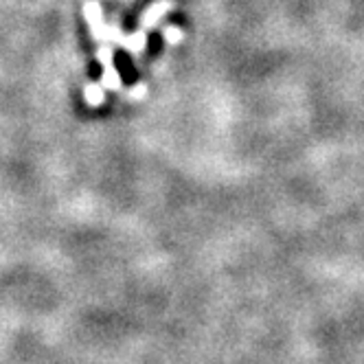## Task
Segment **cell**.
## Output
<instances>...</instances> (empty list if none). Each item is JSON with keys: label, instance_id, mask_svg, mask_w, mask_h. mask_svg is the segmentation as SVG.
Masks as SVG:
<instances>
[{"label": "cell", "instance_id": "3", "mask_svg": "<svg viewBox=\"0 0 364 364\" xmlns=\"http://www.w3.org/2000/svg\"><path fill=\"white\" fill-rule=\"evenodd\" d=\"M176 9V0H154L151 5L145 7V11L141 14V29L149 31L156 29L163 22V18Z\"/></svg>", "mask_w": 364, "mask_h": 364}, {"label": "cell", "instance_id": "5", "mask_svg": "<svg viewBox=\"0 0 364 364\" xmlns=\"http://www.w3.org/2000/svg\"><path fill=\"white\" fill-rule=\"evenodd\" d=\"M84 97L90 106H101L103 99H106V88H103L101 84H88L84 88Z\"/></svg>", "mask_w": 364, "mask_h": 364}, {"label": "cell", "instance_id": "6", "mask_svg": "<svg viewBox=\"0 0 364 364\" xmlns=\"http://www.w3.org/2000/svg\"><path fill=\"white\" fill-rule=\"evenodd\" d=\"M163 38L167 44H178V42H182V29L176 27V24H169V27L163 29Z\"/></svg>", "mask_w": 364, "mask_h": 364}, {"label": "cell", "instance_id": "7", "mask_svg": "<svg viewBox=\"0 0 364 364\" xmlns=\"http://www.w3.org/2000/svg\"><path fill=\"white\" fill-rule=\"evenodd\" d=\"M145 92H147L145 84H136L132 90L127 92V97H129V99H141V97H145Z\"/></svg>", "mask_w": 364, "mask_h": 364}, {"label": "cell", "instance_id": "2", "mask_svg": "<svg viewBox=\"0 0 364 364\" xmlns=\"http://www.w3.org/2000/svg\"><path fill=\"white\" fill-rule=\"evenodd\" d=\"M84 18L88 22V29H90V36L92 40H97L99 44H110L108 40V24L103 20V11L99 7V3L90 0V3L84 5Z\"/></svg>", "mask_w": 364, "mask_h": 364}, {"label": "cell", "instance_id": "1", "mask_svg": "<svg viewBox=\"0 0 364 364\" xmlns=\"http://www.w3.org/2000/svg\"><path fill=\"white\" fill-rule=\"evenodd\" d=\"M97 62L101 64L103 68V77H101V86L106 88V90H121L123 88V82H121V77L119 73L114 70V62H112V46L110 44H99L97 48Z\"/></svg>", "mask_w": 364, "mask_h": 364}, {"label": "cell", "instance_id": "4", "mask_svg": "<svg viewBox=\"0 0 364 364\" xmlns=\"http://www.w3.org/2000/svg\"><path fill=\"white\" fill-rule=\"evenodd\" d=\"M123 46H125V50L132 58H143V53H145V48H147V31H143V29H136L132 36H127L125 40H123Z\"/></svg>", "mask_w": 364, "mask_h": 364}]
</instances>
